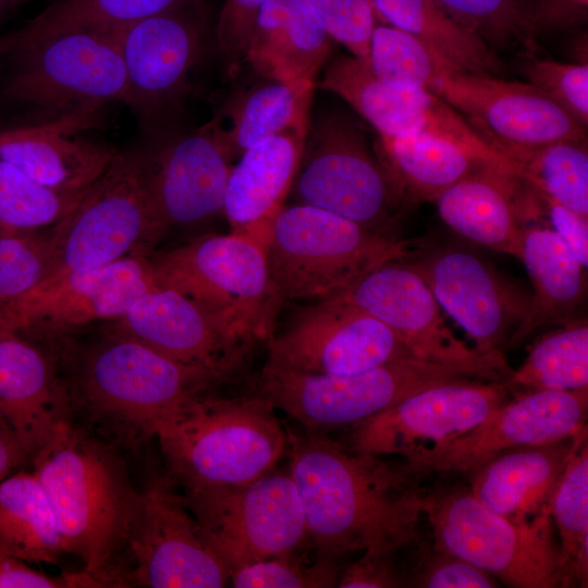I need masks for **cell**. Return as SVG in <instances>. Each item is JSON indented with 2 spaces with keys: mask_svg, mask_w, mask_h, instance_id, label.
Here are the masks:
<instances>
[{
  "mask_svg": "<svg viewBox=\"0 0 588 588\" xmlns=\"http://www.w3.org/2000/svg\"><path fill=\"white\" fill-rule=\"evenodd\" d=\"M100 114L66 118L49 124L0 134V158L30 180L60 192L93 185L120 152L107 144L76 134L93 127Z\"/></svg>",
  "mask_w": 588,
  "mask_h": 588,
  "instance_id": "cell-26",
  "label": "cell"
},
{
  "mask_svg": "<svg viewBox=\"0 0 588 588\" xmlns=\"http://www.w3.org/2000/svg\"><path fill=\"white\" fill-rule=\"evenodd\" d=\"M289 473L319 554L395 552L416 541L426 498L401 466L320 433H289Z\"/></svg>",
  "mask_w": 588,
  "mask_h": 588,
  "instance_id": "cell-1",
  "label": "cell"
},
{
  "mask_svg": "<svg viewBox=\"0 0 588 588\" xmlns=\"http://www.w3.org/2000/svg\"><path fill=\"white\" fill-rule=\"evenodd\" d=\"M460 26L494 46L531 45L534 13L522 0H434Z\"/></svg>",
  "mask_w": 588,
  "mask_h": 588,
  "instance_id": "cell-42",
  "label": "cell"
},
{
  "mask_svg": "<svg viewBox=\"0 0 588 588\" xmlns=\"http://www.w3.org/2000/svg\"><path fill=\"white\" fill-rule=\"evenodd\" d=\"M0 550L27 563L54 564L63 553L53 510L33 471L0 481Z\"/></svg>",
  "mask_w": 588,
  "mask_h": 588,
  "instance_id": "cell-34",
  "label": "cell"
},
{
  "mask_svg": "<svg viewBox=\"0 0 588 588\" xmlns=\"http://www.w3.org/2000/svg\"><path fill=\"white\" fill-rule=\"evenodd\" d=\"M290 193L296 204L383 233L402 201L364 134L339 113L322 118L307 132Z\"/></svg>",
  "mask_w": 588,
  "mask_h": 588,
  "instance_id": "cell-12",
  "label": "cell"
},
{
  "mask_svg": "<svg viewBox=\"0 0 588 588\" xmlns=\"http://www.w3.org/2000/svg\"><path fill=\"white\" fill-rule=\"evenodd\" d=\"M187 0H57L19 30L13 40L48 37L70 30H114Z\"/></svg>",
  "mask_w": 588,
  "mask_h": 588,
  "instance_id": "cell-39",
  "label": "cell"
},
{
  "mask_svg": "<svg viewBox=\"0 0 588 588\" xmlns=\"http://www.w3.org/2000/svg\"><path fill=\"white\" fill-rule=\"evenodd\" d=\"M155 287L149 255L131 254L102 267L47 278L0 303V331L58 336L96 320L120 318Z\"/></svg>",
  "mask_w": 588,
  "mask_h": 588,
  "instance_id": "cell-15",
  "label": "cell"
},
{
  "mask_svg": "<svg viewBox=\"0 0 588 588\" xmlns=\"http://www.w3.org/2000/svg\"><path fill=\"white\" fill-rule=\"evenodd\" d=\"M513 164L561 140L584 139V126L529 83L458 71L430 89ZM514 171V170H513Z\"/></svg>",
  "mask_w": 588,
  "mask_h": 588,
  "instance_id": "cell-14",
  "label": "cell"
},
{
  "mask_svg": "<svg viewBox=\"0 0 588 588\" xmlns=\"http://www.w3.org/2000/svg\"><path fill=\"white\" fill-rule=\"evenodd\" d=\"M59 245L53 225L13 236L0 237V303L14 299L49 274Z\"/></svg>",
  "mask_w": 588,
  "mask_h": 588,
  "instance_id": "cell-43",
  "label": "cell"
},
{
  "mask_svg": "<svg viewBox=\"0 0 588 588\" xmlns=\"http://www.w3.org/2000/svg\"><path fill=\"white\" fill-rule=\"evenodd\" d=\"M5 50H7L5 42H4L3 37L1 36L0 37V58L4 54Z\"/></svg>",
  "mask_w": 588,
  "mask_h": 588,
  "instance_id": "cell-55",
  "label": "cell"
},
{
  "mask_svg": "<svg viewBox=\"0 0 588 588\" xmlns=\"http://www.w3.org/2000/svg\"><path fill=\"white\" fill-rule=\"evenodd\" d=\"M585 440L587 429L554 442L500 453L469 473V492L483 506L514 523L550 513L564 470Z\"/></svg>",
  "mask_w": 588,
  "mask_h": 588,
  "instance_id": "cell-27",
  "label": "cell"
},
{
  "mask_svg": "<svg viewBox=\"0 0 588 588\" xmlns=\"http://www.w3.org/2000/svg\"><path fill=\"white\" fill-rule=\"evenodd\" d=\"M332 298L375 316L416 358L458 367L492 382L505 383L513 372L503 352H482L455 335L430 289L405 259L375 268Z\"/></svg>",
  "mask_w": 588,
  "mask_h": 588,
  "instance_id": "cell-13",
  "label": "cell"
},
{
  "mask_svg": "<svg viewBox=\"0 0 588 588\" xmlns=\"http://www.w3.org/2000/svg\"><path fill=\"white\" fill-rule=\"evenodd\" d=\"M321 87L344 99L380 136L427 132L453 140L485 161L513 171L450 105L429 90H401L381 82L367 61L338 56L328 64Z\"/></svg>",
  "mask_w": 588,
  "mask_h": 588,
  "instance_id": "cell-22",
  "label": "cell"
},
{
  "mask_svg": "<svg viewBox=\"0 0 588 588\" xmlns=\"http://www.w3.org/2000/svg\"><path fill=\"white\" fill-rule=\"evenodd\" d=\"M26 563L0 550V588L72 587L70 574L52 577L29 567Z\"/></svg>",
  "mask_w": 588,
  "mask_h": 588,
  "instance_id": "cell-51",
  "label": "cell"
},
{
  "mask_svg": "<svg viewBox=\"0 0 588 588\" xmlns=\"http://www.w3.org/2000/svg\"><path fill=\"white\" fill-rule=\"evenodd\" d=\"M208 547L233 571L298 552L308 542L304 510L290 473L245 485L184 491Z\"/></svg>",
  "mask_w": 588,
  "mask_h": 588,
  "instance_id": "cell-10",
  "label": "cell"
},
{
  "mask_svg": "<svg viewBox=\"0 0 588 588\" xmlns=\"http://www.w3.org/2000/svg\"><path fill=\"white\" fill-rule=\"evenodd\" d=\"M331 38L367 61L378 20L368 0H310Z\"/></svg>",
  "mask_w": 588,
  "mask_h": 588,
  "instance_id": "cell-46",
  "label": "cell"
},
{
  "mask_svg": "<svg viewBox=\"0 0 588 588\" xmlns=\"http://www.w3.org/2000/svg\"><path fill=\"white\" fill-rule=\"evenodd\" d=\"M72 406L52 358L25 336L0 331V422L30 456L71 422Z\"/></svg>",
  "mask_w": 588,
  "mask_h": 588,
  "instance_id": "cell-25",
  "label": "cell"
},
{
  "mask_svg": "<svg viewBox=\"0 0 588 588\" xmlns=\"http://www.w3.org/2000/svg\"><path fill=\"white\" fill-rule=\"evenodd\" d=\"M377 20L421 40L464 72L497 75L503 64L479 37L455 23L434 0H368Z\"/></svg>",
  "mask_w": 588,
  "mask_h": 588,
  "instance_id": "cell-35",
  "label": "cell"
},
{
  "mask_svg": "<svg viewBox=\"0 0 588 588\" xmlns=\"http://www.w3.org/2000/svg\"><path fill=\"white\" fill-rule=\"evenodd\" d=\"M127 90L124 102L150 126L184 93L208 32L204 0H187L115 29Z\"/></svg>",
  "mask_w": 588,
  "mask_h": 588,
  "instance_id": "cell-18",
  "label": "cell"
},
{
  "mask_svg": "<svg viewBox=\"0 0 588 588\" xmlns=\"http://www.w3.org/2000/svg\"><path fill=\"white\" fill-rule=\"evenodd\" d=\"M89 187L77 192L54 191L37 184L0 158V237L53 225L81 203Z\"/></svg>",
  "mask_w": 588,
  "mask_h": 588,
  "instance_id": "cell-41",
  "label": "cell"
},
{
  "mask_svg": "<svg viewBox=\"0 0 588 588\" xmlns=\"http://www.w3.org/2000/svg\"><path fill=\"white\" fill-rule=\"evenodd\" d=\"M414 249L411 241L303 204L278 211L265 247L282 302L330 299L375 268L406 259Z\"/></svg>",
  "mask_w": 588,
  "mask_h": 588,
  "instance_id": "cell-5",
  "label": "cell"
},
{
  "mask_svg": "<svg viewBox=\"0 0 588 588\" xmlns=\"http://www.w3.org/2000/svg\"><path fill=\"white\" fill-rule=\"evenodd\" d=\"M507 400L504 382L480 379L425 389L353 426L348 446L404 458L469 431Z\"/></svg>",
  "mask_w": 588,
  "mask_h": 588,
  "instance_id": "cell-21",
  "label": "cell"
},
{
  "mask_svg": "<svg viewBox=\"0 0 588 588\" xmlns=\"http://www.w3.org/2000/svg\"><path fill=\"white\" fill-rule=\"evenodd\" d=\"M71 380L66 385L72 404L131 440L152 437L160 419L223 382L112 332L76 355Z\"/></svg>",
  "mask_w": 588,
  "mask_h": 588,
  "instance_id": "cell-4",
  "label": "cell"
},
{
  "mask_svg": "<svg viewBox=\"0 0 588 588\" xmlns=\"http://www.w3.org/2000/svg\"><path fill=\"white\" fill-rule=\"evenodd\" d=\"M588 0H546L539 12L534 13L535 30L540 26L565 24L578 12L586 10Z\"/></svg>",
  "mask_w": 588,
  "mask_h": 588,
  "instance_id": "cell-52",
  "label": "cell"
},
{
  "mask_svg": "<svg viewBox=\"0 0 588 588\" xmlns=\"http://www.w3.org/2000/svg\"><path fill=\"white\" fill-rule=\"evenodd\" d=\"M145 161L150 198L163 233L223 211L232 160L210 122L146 154Z\"/></svg>",
  "mask_w": 588,
  "mask_h": 588,
  "instance_id": "cell-24",
  "label": "cell"
},
{
  "mask_svg": "<svg viewBox=\"0 0 588 588\" xmlns=\"http://www.w3.org/2000/svg\"><path fill=\"white\" fill-rule=\"evenodd\" d=\"M57 226L58 252L47 278L102 267L135 253L150 255L164 233L148 189L145 154H119Z\"/></svg>",
  "mask_w": 588,
  "mask_h": 588,
  "instance_id": "cell-11",
  "label": "cell"
},
{
  "mask_svg": "<svg viewBox=\"0 0 588 588\" xmlns=\"http://www.w3.org/2000/svg\"><path fill=\"white\" fill-rule=\"evenodd\" d=\"M378 160L401 200L411 201H433L457 181L492 164L462 145L427 132L380 136Z\"/></svg>",
  "mask_w": 588,
  "mask_h": 588,
  "instance_id": "cell-33",
  "label": "cell"
},
{
  "mask_svg": "<svg viewBox=\"0 0 588 588\" xmlns=\"http://www.w3.org/2000/svg\"><path fill=\"white\" fill-rule=\"evenodd\" d=\"M115 320L112 333L209 371L222 381L242 366L250 347L200 305L166 287L148 291Z\"/></svg>",
  "mask_w": 588,
  "mask_h": 588,
  "instance_id": "cell-23",
  "label": "cell"
},
{
  "mask_svg": "<svg viewBox=\"0 0 588 588\" xmlns=\"http://www.w3.org/2000/svg\"><path fill=\"white\" fill-rule=\"evenodd\" d=\"M526 391L588 388V326L571 320L538 340L505 382Z\"/></svg>",
  "mask_w": 588,
  "mask_h": 588,
  "instance_id": "cell-36",
  "label": "cell"
},
{
  "mask_svg": "<svg viewBox=\"0 0 588 588\" xmlns=\"http://www.w3.org/2000/svg\"><path fill=\"white\" fill-rule=\"evenodd\" d=\"M425 559L408 581L424 588H492L497 579L469 562L436 550Z\"/></svg>",
  "mask_w": 588,
  "mask_h": 588,
  "instance_id": "cell-48",
  "label": "cell"
},
{
  "mask_svg": "<svg viewBox=\"0 0 588 588\" xmlns=\"http://www.w3.org/2000/svg\"><path fill=\"white\" fill-rule=\"evenodd\" d=\"M29 456L15 434L0 422V481L17 470Z\"/></svg>",
  "mask_w": 588,
  "mask_h": 588,
  "instance_id": "cell-53",
  "label": "cell"
},
{
  "mask_svg": "<svg viewBox=\"0 0 588 588\" xmlns=\"http://www.w3.org/2000/svg\"><path fill=\"white\" fill-rule=\"evenodd\" d=\"M330 39L310 0H265L245 60L266 79L315 81Z\"/></svg>",
  "mask_w": 588,
  "mask_h": 588,
  "instance_id": "cell-30",
  "label": "cell"
},
{
  "mask_svg": "<svg viewBox=\"0 0 588 588\" xmlns=\"http://www.w3.org/2000/svg\"><path fill=\"white\" fill-rule=\"evenodd\" d=\"M434 549L461 558L510 587H563L550 513L514 523L483 506L469 491L426 498Z\"/></svg>",
  "mask_w": 588,
  "mask_h": 588,
  "instance_id": "cell-9",
  "label": "cell"
},
{
  "mask_svg": "<svg viewBox=\"0 0 588 588\" xmlns=\"http://www.w3.org/2000/svg\"><path fill=\"white\" fill-rule=\"evenodd\" d=\"M260 394H198L160 419L158 440L169 477L184 491L245 485L271 471L289 433Z\"/></svg>",
  "mask_w": 588,
  "mask_h": 588,
  "instance_id": "cell-3",
  "label": "cell"
},
{
  "mask_svg": "<svg viewBox=\"0 0 588 588\" xmlns=\"http://www.w3.org/2000/svg\"><path fill=\"white\" fill-rule=\"evenodd\" d=\"M367 63L381 82L401 90L430 91L440 78L462 71L416 37L379 22L371 34Z\"/></svg>",
  "mask_w": 588,
  "mask_h": 588,
  "instance_id": "cell-37",
  "label": "cell"
},
{
  "mask_svg": "<svg viewBox=\"0 0 588 588\" xmlns=\"http://www.w3.org/2000/svg\"><path fill=\"white\" fill-rule=\"evenodd\" d=\"M33 473L41 483L62 540L96 586L119 584L118 556L127 548L139 507L121 458L71 422L35 455Z\"/></svg>",
  "mask_w": 588,
  "mask_h": 588,
  "instance_id": "cell-2",
  "label": "cell"
},
{
  "mask_svg": "<svg viewBox=\"0 0 588 588\" xmlns=\"http://www.w3.org/2000/svg\"><path fill=\"white\" fill-rule=\"evenodd\" d=\"M11 69L3 94L49 124L100 114L123 101L126 71L117 30L77 29L48 37L13 40L3 36Z\"/></svg>",
  "mask_w": 588,
  "mask_h": 588,
  "instance_id": "cell-6",
  "label": "cell"
},
{
  "mask_svg": "<svg viewBox=\"0 0 588 588\" xmlns=\"http://www.w3.org/2000/svg\"><path fill=\"white\" fill-rule=\"evenodd\" d=\"M170 477L139 491L127 550L132 577L149 588H220L230 572L204 539L200 527Z\"/></svg>",
  "mask_w": 588,
  "mask_h": 588,
  "instance_id": "cell-20",
  "label": "cell"
},
{
  "mask_svg": "<svg viewBox=\"0 0 588 588\" xmlns=\"http://www.w3.org/2000/svg\"><path fill=\"white\" fill-rule=\"evenodd\" d=\"M560 536L563 587L588 578V445L585 440L571 457L550 506Z\"/></svg>",
  "mask_w": 588,
  "mask_h": 588,
  "instance_id": "cell-38",
  "label": "cell"
},
{
  "mask_svg": "<svg viewBox=\"0 0 588 588\" xmlns=\"http://www.w3.org/2000/svg\"><path fill=\"white\" fill-rule=\"evenodd\" d=\"M515 175L550 199L588 217V151L586 138L561 140L513 164Z\"/></svg>",
  "mask_w": 588,
  "mask_h": 588,
  "instance_id": "cell-40",
  "label": "cell"
},
{
  "mask_svg": "<svg viewBox=\"0 0 588 588\" xmlns=\"http://www.w3.org/2000/svg\"><path fill=\"white\" fill-rule=\"evenodd\" d=\"M517 259L526 267L534 294L528 314L506 348L519 345L538 328L568 322L586 295V268L546 223H524Z\"/></svg>",
  "mask_w": 588,
  "mask_h": 588,
  "instance_id": "cell-31",
  "label": "cell"
},
{
  "mask_svg": "<svg viewBox=\"0 0 588 588\" xmlns=\"http://www.w3.org/2000/svg\"><path fill=\"white\" fill-rule=\"evenodd\" d=\"M156 285L194 301L252 346L269 340L282 303L265 248L235 233L197 237L150 254Z\"/></svg>",
  "mask_w": 588,
  "mask_h": 588,
  "instance_id": "cell-7",
  "label": "cell"
},
{
  "mask_svg": "<svg viewBox=\"0 0 588 588\" xmlns=\"http://www.w3.org/2000/svg\"><path fill=\"white\" fill-rule=\"evenodd\" d=\"M522 181L509 169L486 164L443 191L433 201L442 221L458 235L518 258Z\"/></svg>",
  "mask_w": 588,
  "mask_h": 588,
  "instance_id": "cell-29",
  "label": "cell"
},
{
  "mask_svg": "<svg viewBox=\"0 0 588 588\" xmlns=\"http://www.w3.org/2000/svg\"><path fill=\"white\" fill-rule=\"evenodd\" d=\"M405 260L478 350L495 353L507 347L528 314L530 295L463 247L414 249Z\"/></svg>",
  "mask_w": 588,
  "mask_h": 588,
  "instance_id": "cell-19",
  "label": "cell"
},
{
  "mask_svg": "<svg viewBox=\"0 0 588 588\" xmlns=\"http://www.w3.org/2000/svg\"><path fill=\"white\" fill-rule=\"evenodd\" d=\"M306 135H279L240 156L230 171L222 211L231 233L266 247L272 221L290 194Z\"/></svg>",
  "mask_w": 588,
  "mask_h": 588,
  "instance_id": "cell-28",
  "label": "cell"
},
{
  "mask_svg": "<svg viewBox=\"0 0 588 588\" xmlns=\"http://www.w3.org/2000/svg\"><path fill=\"white\" fill-rule=\"evenodd\" d=\"M265 0H224L216 26L219 50L234 68L245 60L259 10Z\"/></svg>",
  "mask_w": 588,
  "mask_h": 588,
  "instance_id": "cell-49",
  "label": "cell"
},
{
  "mask_svg": "<svg viewBox=\"0 0 588 588\" xmlns=\"http://www.w3.org/2000/svg\"><path fill=\"white\" fill-rule=\"evenodd\" d=\"M527 186L524 218L550 226L584 268L588 267V217Z\"/></svg>",
  "mask_w": 588,
  "mask_h": 588,
  "instance_id": "cell-47",
  "label": "cell"
},
{
  "mask_svg": "<svg viewBox=\"0 0 588 588\" xmlns=\"http://www.w3.org/2000/svg\"><path fill=\"white\" fill-rule=\"evenodd\" d=\"M335 559L319 554L309 564L294 552L242 566L231 573L230 584L236 588L334 587L341 575Z\"/></svg>",
  "mask_w": 588,
  "mask_h": 588,
  "instance_id": "cell-44",
  "label": "cell"
},
{
  "mask_svg": "<svg viewBox=\"0 0 588 588\" xmlns=\"http://www.w3.org/2000/svg\"><path fill=\"white\" fill-rule=\"evenodd\" d=\"M587 413L588 388L527 391L507 400L469 431L404 457L401 468L411 477L469 474L505 451L554 442L586 430Z\"/></svg>",
  "mask_w": 588,
  "mask_h": 588,
  "instance_id": "cell-16",
  "label": "cell"
},
{
  "mask_svg": "<svg viewBox=\"0 0 588 588\" xmlns=\"http://www.w3.org/2000/svg\"><path fill=\"white\" fill-rule=\"evenodd\" d=\"M314 84L268 79L240 95L218 117L225 126L209 121L230 159L279 135H306Z\"/></svg>",
  "mask_w": 588,
  "mask_h": 588,
  "instance_id": "cell-32",
  "label": "cell"
},
{
  "mask_svg": "<svg viewBox=\"0 0 588 588\" xmlns=\"http://www.w3.org/2000/svg\"><path fill=\"white\" fill-rule=\"evenodd\" d=\"M528 83L547 94L584 127L588 124V65L531 58L522 64Z\"/></svg>",
  "mask_w": 588,
  "mask_h": 588,
  "instance_id": "cell-45",
  "label": "cell"
},
{
  "mask_svg": "<svg viewBox=\"0 0 588 588\" xmlns=\"http://www.w3.org/2000/svg\"><path fill=\"white\" fill-rule=\"evenodd\" d=\"M395 552H364L363 556L341 573V588H394L408 580L396 563Z\"/></svg>",
  "mask_w": 588,
  "mask_h": 588,
  "instance_id": "cell-50",
  "label": "cell"
},
{
  "mask_svg": "<svg viewBox=\"0 0 588 588\" xmlns=\"http://www.w3.org/2000/svg\"><path fill=\"white\" fill-rule=\"evenodd\" d=\"M476 379L462 368L416 357L352 375H316L266 363L258 394L304 426L324 434L355 426L432 387Z\"/></svg>",
  "mask_w": 588,
  "mask_h": 588,
  "instance_id": "cell-8",
  "label": "cell"
},
{
  "mask_svg": "<svg viewBox=\"0 0 588 588\" xmlns=\"http://www.w3.org/2000/svg\"><path fill=\"white\" fill-rule=\"evenodd\" d=\"M25 0H0V19L3 17L7 13L14 10Z\"/></svg>",
  "mask_w": 588,
  "mask_h": 588,
  "instance_id": "cell-54",
  "label": "cell"
},
{
  "mask_svg": "<svg viewBox=\"0 0 588 588\" xmlns=\"http://www.w3.org/2000/svg\"><path fill=\"white\" fill-rule=\"evenodd\" d=\"M414 357L400 338L363 308L342 299L299 308L268 340V360L305 373L352 375Z\"/></svg>",
  "mask_w": 588,
  "mask_h": 588,
  "instance_id": "cell-17",
  "label": "cell"
}]
</instances>
